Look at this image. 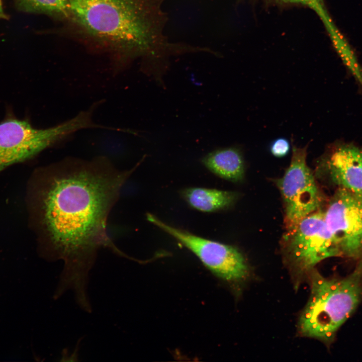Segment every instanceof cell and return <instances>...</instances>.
<instances>
[{"label": "cell", "mask_w": 362, "mask_h": 362, "mask_svg": "<svg viewBox=\"0 0 362 362\" xmlns=\"http://www.w3.org/2000/svg\"><path fill=\"white\" fill-rule=\"evenodd\" d=\"M335 49L342 62L362 86V68L349 45L333 24L330 18L323 22Z\"/></svg>", "instance_id": "7c38bea8"}, {"label": "cell", "mask_w": 362, "mask_h": 362, "mask_svg": "<svg viewBox=\"0 0 362 362\" xmlns=\"http://www.w3.org/2000/svg\"><path fill=\"white\" fill-rule=\"evenodd\" d=\"M16 9L28 13L65 16L70 13V0H13Z\"/></svg>", "instance_id": "4fadbf2b"}, {"label": "cell", "mask_w": 362, "mask_h": 362, "mask_svg": "<svg viewBox=\"0 0 362 362\" xmlns=\"http://www.w3.org/2000/svg\"><path fill=\"white\" fill-rule=\"evenodd\" d=\"M146 219L191 251L217 277L231 282L244 281L249 278V266L236 247L172 226L150 213L146 214Z\"/></svg>", "instance_id": "8992f818"}, {"label": "cell", "mask_w": 362, "mask_h": 362, "mask_svg": "<svg viewBox=\"0 0 362 362\" xmlns=\"http://www.w3.org/2000/svg\"><path fill=\"white\" fill-rule=\"evenodd\" d=\"M181 194L192 208L206 213L225 209L237 198V194L232 192L197 187L186 188Z\"/></svg>", "instance_id": "8fae6325"}, {"label": "cell", "mask_w": 362, "mask_h": 362, "mask_svg": "<svg viewBox=\"0 0 362 362\" xmlns=\"http://www.w3.org/2000/svg\"><path fill=\"white\" fill-rule=\"evenodd\" d=\"M307 278L310 295L298 320V332L330 343L362 300V261L343 278H324L315 268Z\"/></svg>", "instance_id": "3957f363"}, {"label": "cell", "mask_w": 362, "mask_h": 362, "mask_svg": "<svg viewBox=\"0 0 362 362\" xmlns=\"http://www.w3.org/2000/svg\"><path fill=\"white\" fill-rule=\"evenodd\" d=\"M324 214L342 255L362 256V196L338 188Z\"/></svg>", "instance_id": "ba28073f"}, {"label": "cell", "mask_w": 362, "mask_h": 362, "mask_svg": "<svg viewBox=\"0 0 362 362\" xmlns=\"http://www.w3.org/2000/svg\"><path fill=\"white\" fill-rule=\"evenodd\" d=\"M92 108L56 126L33 127L28 122L8 119L0 123V171L27 160L80 130L97 128Z\"/></svg>", "instance_id": "277c9868"}, {"label": "cell", "mask_w": 362, "mask_h": 362, "mask_svg": "<svg viewBox=\"0 0 362 362\" xmlns=\"http://www.w3.org/2000/svg\"><path fill=\"white\" fill-rule=\"evenodd\" d=\"M320 165L338 188L362 196V148L337 142L331 145Z\"/></svg>", "instance_id": "9c48e42d"}, {"label": "cell", "mask_w": 362, "mask_h": 362, "mask_svg": "<svg viewBox=\"0 0 362 362\" xmlns=\"http://www.w3.org/2000/svg\"><path fill=\"white\" fill-rule=\"evenodd\" d=\"M202 162L211 172L222 178L237 182L243 178L244 160L236 148L215 150L204 156Z\"/></svg>", "instance_id": "30bf717a"}, {"label": "cell", "mask_w": 362, "mask_h": 362, "mask_svg": "<svg viewBox=\"0 0 362 362\" xmlns=\"http://www.w3.org/2000/svg\"><path fill=\"white\" fill-rule=\"evenodd\" d=\"M284 2L299 4L308 6L314 10L321 18L325 16L326 11L322 0H280Z\"/></svg>", "instance_id": "9a60e30c"}, {"label": "cell", "mask_w": 362, "mask_h": 362, "mask_svg": "<svg viewBox=\"0 0 362 362\" xmlns=\"http://www.w3.org/2000/svg\"><path fill=\"white\" fill-rule=\"evenodd\" d=\"M0 19L3 20H9V16L5 12L3 6L2 0H0Z\"/></svg>", "instance_id": "2e32d148"}, {"label": "cell", "mask_w": 362, "mask_h": 362, "mask_svg": "<svg viewBox=\"0 0 362 362\" xmlns=\"http://www.w3.org/2000/svg\"><path fill=\"white\" fill-rule=\"evenodd\" d=\"M282 245L285 261L297 280L307 277L324 259L342 255L326 223L324 213L318 210L287 228Z\"/></svg>", "instance_id": "5b68a950"}, {"label": "cell", "mask_w": 362, "mask_h": 362, "mask_svg": "<svg viewBox=\"0 0 362 362\" xmlns=\"http://www.w3.org/2000/svg\"><path fill=\"white\" fill-rule=\"evenodd\" d=\"M164 0H70V11L89 34L124 57H141L162 66L171 56L187 53L189 44L165 35Z\"/></svg>", "instance_id": "7a4b0ae2"}, {"label": "cell", "mask_w": 362, "mask_h": 362, "mask_svg": "<svg viewBox=\"0 0 362 362\" xmlns=\"http://www.w3.org/2000/svg\"><path fill=\"white\" fill-rule=\"evenodd\" d=\"M139 165L120 171L105 157L68 158L44 171L38 192L39 220L46 258L64 263L59 292L87 293L89 272L100 248L126 256L108 235L107 221L121 188Z\"/></svg>", "instance_id": "6da1fadb"}, {"label": "cell", "mask_w": 362, "mask_h": 362, "mask_svg": "<svg viewBox=\"0 0 362 362\" xmlns=\"http://www.w3.org/2000/svg\"><path fill=\"white\" fill-rule=\"evenodd\" d=\"M290 148V145L288 140L285 138H280L273 142L270 150L274 156L282 157L289 153Z\"/></svg>", "instance_id": "5bb4252c"}, {"label": "cell", "mask_w": 362, "mask_h": 362, "mask_svg": "<svg viewBox=\"0 0 362 362\" xmlns=\"http://www.w3.org/2000/svg\"><path fill=\"white\" fill-rule=\"evenodd\" d=\"M307 148V146L300 148L293 144L290 166L278 181L287 228L317 211L322 202L321 193L306 163Z\"/></svg>", "instance_id": "52a82bcc"}]
</instances>
